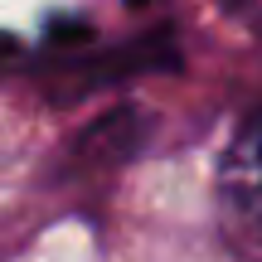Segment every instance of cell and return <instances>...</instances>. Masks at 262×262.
I'll return each instance as SVG.
<instances>
[{
  "label": "cell",
  "mask_w": 262,
  "mask_h": 262,
  "mask_svg": "<svg viewBox=\"0 0 262 262\" xmlns=\"http://www.w3.org/2000/svg\"><path fill=\"white\" fill-rule=\"evenodd\" d=\"M180 54H175V39L160 29V34H141L131 44H117V49H102V54H88L83 63H68L63 83H58V102H78L88 97L93 88H107V83H122V78H136L146 68H175Z\"/></svg>",
  "instance_id": "cell-1"
},
{
  "label": "cell",
  "mask_w": 262,
  "mask_h": 262,
  "mask_svg": "<svg viewBox=\"0 0 262 262\" xmlns=\"http://www.w3.org/2000/svg\"><path fill=\"white\" fill-rule=\"evenodd\" d=\"M136 141H141V112L117 107L112 117H102L97 126L83 131L73 156L83 160V165H117V160H126L131 150H136Z\"/></svg>",
  "instance_id": "cell-2"
}]
</instances>
